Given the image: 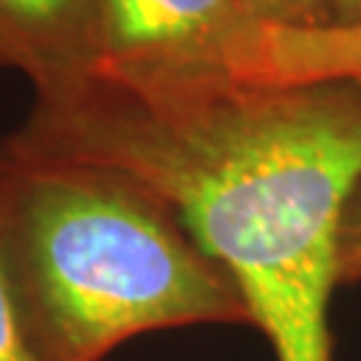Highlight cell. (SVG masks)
Wrapping results in <instances>:
<instances>
[{"label": "cell", "mask_w": 361, "mask_h": 361, "mask_svg": "<svg viewBox=\"0 0 361 361\" xmlns=\"http://www.w3.org/2000/svg\"><path fill=\"white\" fill-rule=\"evenodd\" d=\"M0 265L38 361H102L147 332L252 324L233 276L150 188L8 137Z\"/></svg>", "instance_id": "7a4b0ae2"}, {"label": "cell", "mask_w": 361, "mask_h": 361, "mask_svg": "<svg viewBox=\"0 0 361 361\" xmlns=\"http://www.w3.org/2000/svg\"><path fill=\"white\" fill-rule=\"evenodd\" d=\"M252 27L244 0H99L89 75L134 86L233 78Z\"/></svg>", "instance_id": "3957f363"}, {"label": "cell", "mask_w": 361, "mask_h": 361, "mask_svg": "<svg viewBox=\"0 0 361 361\" xmlns=\"http://www.w3.org/2000/svg\"><path fill=\"white\" fill-rule=\"evenodd\" d=\"M255 27H324L332 0H244Z\"/></svg>", "instance_id": "8992f818"}, {"label": "cell", "mask_w": 361, "mask_h": 361, "mask_svg": "<svg viewBox=\"0 0 361 361\" xmlns=\"http://www.w3.org/2000/svg\"><path fill=\"white\" fill-rule=\"evenodd\" d=\"M361 25V0H332L329 22L324 27H356Z\"/></svg>", "instance_id": "9c48e42d"}, {"label": "cell", "mask_w": 361, "mask_h": 361, "mask_svg": "<svg viewBox=\"0 0 361 361\" xmlns=\"http://www.w3.org/2000/svg\"><path fill=\"white\" fill-rule=\"evenodd\" d=\"M99 0H0V67L32 83L35 97L94 70Z\"/></svg>", "instance_id": "277c9868"}, {"label": "cell", "mask_w": 361, "mask_h": 361, "mask_svg": "<svg viewBox=\"0 0 361 361\" xmlns=\"http://www.w3.org/2000/svg\"><path fill=\"white\" fill-rule=\"evenodd\" d=\"M22 147L118 169L233 276L276 361H332L340 225L361 182V86L86 75L35 97Z\"/></svg>", "instance_id": "6da1fadb"}, {"label": "cell", "mask_w": 361, "mask_h": 361, "mask_svg": "<svg viewBox=\"0 0 361 361\" xmlns=\"http://www.w3.org/2000/svg\"><path fill=\"white\" fill-rule=\"evenodd\" d=\"M0 361H38L22 332L3 265H0Z\"/></svg>", "instance_id": "ba28073f"}, {"label": "cell", "mask_w": 361, "mask_h": 361, "mask_svg": "<svg viewBox=\"0 0 361 361\" xmlns=\"http://www.w3.org/2000/svg\"><path fill=\"white\" fill-rule=\"evenodd\" d=\"M361 281V182L350 195L340 225V284Z\"/></svg>", "instance_id": "52a82bcc"}, {"label": "cell", "mask_w": 361, "mask_h": 361, "mask_svg": "<svg viewBox=\"0 0 361 361\" xmlns=\"http://www.w3.org/2000/svg\"><path fill=\"white\" fill-rule=\"evenodd\" d=\"M244 83H359L361 25L356 27H252L233 62Z\"/></svg>", "instance_id": "5b68a950"}]
</instances>
